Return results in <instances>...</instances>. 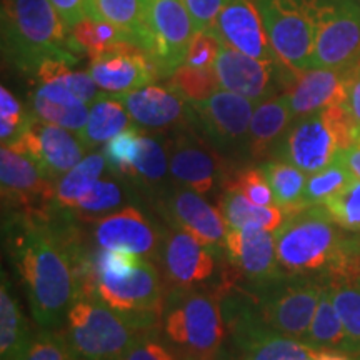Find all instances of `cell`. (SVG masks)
<instances>
[{
    "label": "cell",
    "instance_id": "1",
    "mask_svg": "<svg viewBox=\"0 0 360 360\" xmlns=\"http://www.w3.org/2000/svg\"><path fill=\"white\" fill-rule=\"evenodd\" d=\"M74 212L53 204L45 212L8 210L4 242L24 282L40 328L58 330L75 300L96 294V254L74 227Z\"/></svg>",
    "mask_w": 360,
    "mask_h": 360
},
{
    "label": "cell",
    "instance_id": "2",
    "mask_svg": "<svg viewBox=\"0 0 360 360\" xmlns=\"http://www.w3.org/2000/svg\"><path fill=\"white\" fill-rule=\"evenodd\" d=\"M276 245L287 276L334 277L360 262V233L342 229L323 205L289 215L276 231Z\"/></svg>",
    "mask_w": 360,
    "mask_h": 360
},
{
    "label": "cell",
    "instance_id": "3",
    "mask_svg": "<svg viewBox=\"0 0 360 360\" xmlns=\"http://www.w3.org/2000/svg\"><path fill=\"white\" fill-rule=\"evenodd\" d=\"M0 25L4 60L24 74L49 58L77 62V45L51 0H2Z\"/></svg>",
    "mask_w": 360,
    "mask_h": 360
},
{
    "label": "cell",
    "instance_id": "4",
    "mask_svg": "<svg viewBox=\"0 0 360 360\" xmlns=\"http://www.w3.org/2000/svg\"><path fill=\"white\" fill-rule=\"evenodd\" d=\"M162 323L180 359L220 360L229 332L217 289L174 287L164 302Z\"/></svg>",
    "mask_w": 360,
    "mask_h": 360
},
{
    "label": "cell",
    "instance_id": "5",
    "mask_svg": "<svg viewBox=\"0 0 360 360\" xmlns=\"http://www.w3.org/2000/svg\"><path fill=\"white\" fill-rule=\"evenodd\" d=\"M359 129L344 105L328 107L295 119L272 157L290 162L305 174L319 172L352 146Z\"/></svg>",
    "mask_w": 360,
    "mask_h": 360
},
{
    "label": "cell",
    "instance_id": "6",
    "mask_svg": "<svg viewBox=\"0 0 360 360\" xmlns=\"http://www.w3.org/2000/svg\"><path fill=\"white\" fill-rule=\"evenodd\" d=\"M65 337L79 360H122L143 330L98 295H82L67 315Z\"/></svg>",
    "mask_w": 360,
    "mask_h": 360
},
{
    "label": "cell",
    "instance_id": "7",
    "mask_svg": "<svg viewBox=\"0 0 360 360\" xmlns=\"http://www.w3.org/2000/svg\"><path fill=\"white\" fill-rule=\"evenodd\" d=\"M255 102L219 90L204 102H188V122L232 164L247 162V137Z\"/></svg>",
    "mask_w": 360,
    "mask_h": 360
},
{
    "label": "cell",
    "instance_id": "8",
    "mask_svg": "<svg viewBox=\"0 0 360 360\" xmlns=\"http://www.w3.org/2000/svg\"><path fill=\"white\" fill-rule=\"evenodd\" d=\"M274 52L292 72L312 69L315 0H255Z\"/></svg>",
    "mask_w": 360,
    "mask_h": 360
},
{
    "label": "cell",
    "instance_id": "9",
    "mask_svg": "<svg viewBox=\"0 0 360 360\" xmlns=\"http://www.w3.org/2000/svg\"><path fill=\"white\" fill-rule=\"evenodd\" d=\"M165 147L174 182L202 195L210 193L217 186L224 187L236 170L232 162L215 150L188 120L170 130Z\"/></svg>",
    "mask_w": 360,
    "mask_h": 360
},
{
    "label": "cell",
    "instance_id": "10",
    "mask_svg": "<svg viewBox=\"0 0 360 360\" xmlns=\"http://www.w3.org/2000/svg\"><path fill=\"white\" fill-rule=\"evenodd\" d=\"M359 62V0H315L312 69H350Z\"/></svg>",
    "mask_w": 360,
    "mask_h": 360
},
{
    "label": "cell",
    "instance_id": "11",
    "mask_svg": "<svg viewBox=\"0 0 360 360\" xmlns=\"http://www.w3.org/2000/svg\"><path fill=\"white\" fill-rule=\"evenodd\" d=\"M146 37L142 47L152 57L160 79H169L186 62L197 34L182 0H143Z\"/></svg>",
    "mask_w": 360,
    "mask_h": 360
},
{
    "label": "cell",
    "instance_id": "12",
    "mask_svg": "<svg viewBox=\"0 0 360 360\" xmlns=\"http://www.w3.org/2000/svg\"><path fill=\"white\" fill-rule=\"evenodd\" d=\"M159 270L150 259L125 277L97 274L96 294L115 312L125 315L147 332H157L164 312Z\"/></svg>",
    "mask_w": 360,
    "mask_h": 360
},
{
    "label": "cell",
    "instance_id": "13",
    "mask_svg": "<svg viewBox=\"0 0 360 360\" xmlns=\"http://www.w3.org/2000/svg\"><path fill=\"white\" fill-rule=\"evenodd\" d=\"M224 257L227 262L222 283L259 285L287 276L277 260L276 232L259 227L229 229Z\"/></svg>",
    "mask_w": 360,
    "mask_h": 360
},
{
    "label": "cell",
    "instance_id": "14",
    "mask_svg": "<svg viewBox=\"0 0 360 360\" xmlns=\"http://www.w3.org/2000/svg\"><path fill=\"white\" fill-rule=\"evenodd\" d=\"M220 89L259 103L283 94L295 72L276 60H259L222 44L214 65Z\"/></svg>",
    "mask_w": 360,
    "mask_h": 360
},
{
    "label": "cell",
    "instance_id": "15",
    "mask_svg": "<svg viewBox=\"0 0 360 360\" xmlns=\"http://www.w3.org/2000/svg\"><path fill=\"white\" fill-rule=\"evenodd\" d=\"M4 207L19 212H45L56 204V180L47 177L32 155L12 146L0 150Z\"/></svg>",
    "mask_w": 360,
    "mask_h": 360
},
{
    "label": "cell",
    "instance_id": "16",
    "mask_svg": "<svg viewBox=\"0 0 360 360\" xmlns=\"http://www.w3.org/2000/svg\"><path fill=\"white\" fill-rule=\"evenodd\" d=\"M157 207L172 227L192 233L209 249L224 255L229 225L220 209L209 204L202 193L177 186L159 193Z\"/></svg>",
    "mask_w": 360,
    "mask_h": 360
},
{
    "label": "cell",
    "instance_id": "17",
    "mask_svg": "<svg viewBox=\"0 0 360 360\" xmlns=\"http://www.w3.org/2000/svg\"><path fill=\"white\" fill-rule=\"evenodd\" d=\"M89 74L97 87L110 96L129 94L160 79L146 49L129 40H120L101 56L90 58Z\"/></svg>",
    "mask_w": 360,
    "mask_h": 360
},
{
    "label": "cell",
    "instance_id": "18",
    "mask_svg": "<svg viewBox=\"0 0 360 360\" xmlns=\"http://www.w3.org/2000/svg\"><path fill=\"white\" fill-rule=\"evenodd\" d=\"M11 146L32 155L47 177L56 182L84 159L85 152L79 135L35 115L19 141Z\"/></svg>",
    "mask_w": 360,
    "mask_h": 360
},
{
    "label": "cell",
    "instance_id": "19",
    "mask_svg": "<svg viewBox=\"0 0 360 360\" xmlns=\"http://www.w3.org/2000/svg\"><path fill=\"white\" fill-rule=\"evenodd\" d=\"M92 236L101 249L127 250L159 260L164 233L137 207H122L117 212L94 220Z\"/></svg>",
    "mask_w": 360,
    "mask_h": 360
},
{
    "label": "cell",
    "instance_id": "20",
    "mask_svg": "<svg viewBox=\"0 0 360 360\" xmlns=\"http://www.w3.org/2000/svg\"><path fill=\"white\" fill-rule=\"evenodd\" d=\"M354 67L350 69H317L314 67V69L295 72L289 85L283 90V96L289 101L294 120L328 109V107H345L347 85Z\"/></svg>",
    "mask_w": 360,
    "mask_h": 360
},
{
    "label": "cell",
    "instance_id": "21",
    "mask_svg": "<svg viewBox=\"0 0 360 360\" xmlns=\"http://www.w3.org/2000/svg\"><path fill=\"white\" fill-rule=\"evenodd\" d=\"M217 255V252L182 229L172 227V231L164 233L160 259L169 282L177 289H193L209 281L215 272Z\"/></svg>",
    "mask_w": 360,
    "mask_h": 360
},
{
    "label": "cell",
    "instance_id": "22",
    "mask_svg": "<svg viewBox=\"0 0 360 360\" xmlns=\"http://www.w3.org/2000/svg\"><path fill=\"white\" fill-rule=\"evenodd\" d=\"M214 32L225 44L259 60L278 58L265 30L255 0H227L215 20Z\"/></svg>",
    "mask_w": 360,
    "mask_h": 360
},
{
    "label": "cell",
    "instance_id": "23",
    "mask_svg": "<svg viewBox=\"0 0 360 360\" xmlns=\"http://www.w3.org/2000/svg\"><path fill=\"white\" fill-rule=\"evenodd\" d=\"M114 97L124 103L134 122L143 129L174 130L188 120V102L169 85L150 84Z\"/></svg>",
    "mask_w": 360,
    "mask_h": 360
},
{
    "label": "cell",
    "instance_id": "24",
    "mask_svg": "<svg viewBox=\"0 0 360 360\" xmlns=\"http://www.w3.org/2000/svg\"><path fill=\"white\" fill-rule=\"evenodd\" d=\"M238 360H312L319 350L302 340L265 330L254 323L227 322Z\"/></svg>",
    "mask_w": 360,
    "mask_h": 360
},
{
    "label": "cell",
    "instance_id": "25",
    "mask_svg": "<svg viewBox=\"0 0 360 360\" xmlns=\"http://www.w3.org/2000/svg\"><path fill=\"white\" fill-rule=\"evenodd\" d=\"M292 122L294 115L283 94L259 102L252 115L247 137V164H262L270 159Z\"/></svg>",
    "mask_w": 360,
    "mask_h": 360
},
{
    "label": "cell",
    "instance_id": "26",
    "mask_svg": "<svg viewBox=\"0 0 360 360\" xmlns=\"http://www.w3.org/2000/svg\"><path fill=\"white\" fill-rule=\"evenodd\" d=\"M30 105L32 114L39 119L77 134L85 127L89 119L87 103L56 80L35 84L30 94Z\"/></svg>",
    "mask_w": 360,
    "mask_h": 360
},
{
    "label": "cell",
    "instance_id": "27",
    "mask_svg": "<svg viewBox=\"0 0 360 360\" xmlns=\"http://www.w3.org/2000/svg\"><path fill=\"white\" fill-rule=\"evenodd\" d=\"M130 119L132 117L119 98L110 94H101L90 105L87 124L77 135L85 150L97 148L129 129Z\"/></svg>",
    "mask_w": 360,
    "mask_h": 360
},
{
    "label": "cell",
    "instance_id": "28",
    "mask_svg": "<svg viewBox=\"0 0 360 360\" xmlns=\"http://www.w3.org/2000/svg\"><path fill=\"white\" fill-rule=\"evenodd\" d=\"M220 212L224 214L229 229L259 227L276 232L285 222L287 214L278 205H255L236 188H224L220 199Z\"/></svg>",
    "mask_w": 360,
    "mask_h": 360
},
{
    "label": "cell",
    "instance_id": "29",
    "mask_svg": "<svg viewBox=\"0 0 360 360\" xmlns=\"http://www.w3.org/2000/svg\"><path fill=\"white\" fill-rule=\"evenodd\" d=\"M332 299L344 323L352 357H360V265L349 272L328 277Z\"/></svg>",
    "mask_w": 360,
    "mask_h": 360
},
{
    "label": "cell",
    "instance_id": "30",
    "mask_svg": "<svg viewBox=\"0 0 360 360\" xmlns=\"http://www.w3.org/2000/svg\"><path fill=\"white\" fill-rule=\"evenodd\" d=\"M260 167L264 169L265 177L272 187L276 205L281 207L287 217L305 209L304 192L307 186V174L304 170L278 157L264 160Z\"/></svg>",
    "mask_w": 360,
    "mask_h": 360
},
{
    "label": "cell",
    "instance_id": "31",
    "mask_svg": "<svg viewBox=\"0 0 360 360\" xmlns=\"http://www.w3.org/2000/svg\"><path fill=\"white\" fill-rule=\"evenodd\" d=\"M304 342L317 350H332V352H344L350 355L347 334H345L344 323L337 314L328 281L323 287L314 321L310 323L309 334Z\"/></svg>",
    "mask_w": 360,
    "mask_h": 360
},
{
    "label": "cell",
    "instance_id": "32",
    "mask_svg": "<svg viewBox=\"0 0 360 360\" xmlns=\"http://www.w3.org/2000/svg\"><path fill=\"white\" fill-rule=\"evenodd\" d=\"M87 12L92 19L117 27L125 40L142 47L146 37L143 0H89Z\"/></svg>",
    "mask_w": 360,
    "mask_h": 360
},
{
    "label": "cell",
    "instance_id": "33",
    "mask_svg": "<svg viewBox=\"0 0 360 360\" xmlns=\"http://www.w3.org/2000/svg\"><path fill=\"white\" fill-rule=\"evenodd\" d=\"M107 167L105 155L101 152H92L87 157L62 175L56 182V204L62 209L74 210L79 200L92 191L98 182V177Z\"/></svg>",
    "mask_w": 360,
    "mask_h": 360
},
{
    "label": "cell",
    "instance_id": "34",
    "mask_svg": "<svg viewBox=\"0 0 360 360\" xmlns=\"http://www.w3.org/2000/svg\"><path fill=\"white\" fill-rule=\"evenodd\" d=\"M29 326L20 312L15 295L2 274L0 285V355L2 360H15L30 339Z\"/></svg>",
    "mask_w": 360,
    "mask_h": 360
},
{
    "label": "cell",
    "instance_id": "35",
    "mask_svg": "<svg viewBox=\"0 0 360 360\" xmlns=\"http://www.w3.org/2000/svg\"><path fill=\"white\" fill-rule=\"evenodd\" d=\"M169 172V154L167 147L154 137L142 134L141 150L139 157L135 160L132 170H130L127 177L134 182H137L141 187L154 188L165 180V175Z\"/></svg>",
    "mask_w": 360,
    "mask_h": 360
},
{
    "label": "cell",
    "instance_id": "36",
    "mask_svg": "<svg viewBox=\"0 0 360 360\" xmlns=\"http://www.w3.org/2000/svg\"><path fill=\"white\" fill-rule=\"evenodd\" d=\"M355 177L339 157L319 172L309 175L304 192V204L307 207L326 205V202L335 193L344 191Z\"/></svg>",
    "mask_w": 360,
    "mask_h": 360
},
{
    "label": "cell",
    "instance_id": "37",
    "mask_svg": "<svg viewBox=\"0 0 360 360\" xmlns=\"http://www.w3.org/2000/svg\"><path fill=\"white\" fill-rule=\"evenodd\" d=\"M167 85L187 102H204L219 92V79L214 69L180 65L167 79Z\"/></svg>",
    "mask_w": 360,
    "mask_h": 360
},
{
    "label": "cell",
    "instance_id": "38",
    "mask_svg": "<svg viewBox=\"0 0 360 360\" xmlns=\"http://www.w3.org/2000/svg\"><path fill=\"white\" fill-rule=\"evenodd\" d=\"M70 35L74 44L77 45L79 52H85L89 58L101 56L114 44L125 40L117 27L109 24V22L96 20L92 17H85L84 20L72 25Z\"/></svg>",
    "mask_w": 360,
    "mask_h": 360
},
{
    "label": "cell",
    "instance_id": "39",
    "mask_svg": "<svg viewBox=\"0 0 360 360\" xmlns=\"http://www.w3.org/2000/svg\"><path fill=\"white\" fill-rule=\"evenodd\" d=\"M122 187L112 179H101L94 186L92 191L79 200L77 207L72 212H74L75 217L94 222V220L103 217V214H109L112 210L122 207Z\"/></svg>",
    "mask_w": 360,
    "mask_h": 360
},
{
    "label": "cell",
    "instance_id": "40",
    "mask_svg": "<svg viewBox=\"0 0 360 360\" xmlns=\"http://www.w3.org/2000/svg\"><path fill=\"white\" fill-rule=\"evenodd\" d=\"M224 188H236L250 202H254L255 205H276L272 187H270L264 169L260 165L259 167L257 165H244V167L236 169Z\"/></svg>",
    "mask_w": 360,
    "mask_h": 360
},
{
    "label": "cell",
    "instance_id": "41",
    "mask_svg": "<svg viewBox=\"0 0 360 360\" xmlns=\"http://www.w3.org/2000/svg\"><path fill=\"white\" fill-rule=\"evenodd\" d=\"M15 360H79L70 349L65 332L40 328L30 335L25 349Z\"/></svg>",
    "mask_w": 360,
    "mask_h": 360
},
{
    "label": "cell",
    "instance_id": "42",
    "mask_svg": "<svg viewBox=\"0 0 360 360\" xmlns=\"http://www.w3.org/2000/svg\"><path fill=\"white\" fill-rule=\"evenodd\" d=\"M142 132H139L137 127H129L124 132L115 135L105 143L103 148V155L107 159V165L114 170V172L127 177L130 170H132L135 160L139 157L141 150Z\"/></svg>",
    "mask_w": 360,
    "mask_h": 360
},
{
    "label": "cell",
    "instance_id": "43",
    "mask_svg": "<svg viewBox=\"0 0 360 360\" xmlns=\"http://www.w3.org/2000/svg\"><path fill=\"white\" fill-rule=\"evenodd\" d=\"M34 114L24 110L22 103L6 85L0 87V139L2 146H11L22 137Z\"/></svg>",
    "mask_w": 360,
    "mask_h": 360
},
{
    "label": "cell",
    "instance_id": "44",
    "mask_svg": "<svg viewBox=\"0 0 360 360\" xmlns=\"http://www.w3.org/2000/svg\"><path fill=\"white\" fill-rule=\"evenodd\" d=\"M323 207L342 229L360 233V179L355 177L344 191L330 197Z\"/></svg>",
    "mask_w": 360,
    "mask_h": 360
},
{
    "label": "cell",
    "instance_id": "45",
    "mask_svg": "<svg viewBox=\"0 0 360 360\" xmlns=\"http://www.w3.org/2000/svg\"><path fill=\"white\" fill-rule=\"evenodd\" d=\"M224 40L214 30H202L193 35L184 64L195 69H214Z\"/></svg>",
    "mask_w": 360,
    "mask_h": 360
},
{
    "label": "cell",
    "instance_id": "46",
    "mask_svg": "<svg viewBox=\"0 0 360 360\" xmlns=\"http://www.w3.org/2000/svg\"><path fill=\"white\" fill-rule=\"evenodd\" d=\"M147 257L127 250H109L101 249L96 252V272L110 274V276L125 277L139 269Z\"/></svg>",
    "mask_w": 360,
    "mask_h": 360
},
{
    "label": "cell",
    "instance_id": "47",
    "mask_svg": "<svg viewBox=\"0 0 360 360\" xmlns=\"http://www.w3.org/2000/svg\"><path fill=\"white\" fill-rule=\"evenodd\" d=\"M122 360H180V355L157 339V332H150L139 337Z\"/></svg>",
    "mask_w": 360,
    "mask_h": 360
},
{
    "label": "cell",
    "instance_id": "48",
    "mask_svg": "<svg viewBox=\"0 0 360 360\" xmlns=\"http://www.w3.org/2000/svg\"><path fill=\"white\" fill-rule=\"evenodd\" d=\"M182 2L191 13L197 32H202V30L214 29L217 15L227 0H182Z\"/></svg>",
    "mask_w": 360,
    "mask_h": 360
},
{
    "label": "cell",
    "instance_id": "49",
    "mask_svg": "<svg viewBox=\"0 0 360 360\" xmlns=\"http://www.w3.org/2000/svg\"><path fill=\"white\" fill-rule=\"evenodd\" d=\"M51 2L69 29L77 22L84 20L85 17H89V0H51Z\"/></svg>",
    "mask_w": 360,
    "mask_h": 360
},
{
    "label": "cell",
    "instance_id": "50",
    "mask_svg": "<svg viewBox=\"0 0 360 360\" xmlns=\"http://www.w3.org/2000/svg\"><path fill=\"white\" fill-rule=\"evenodd\" d=\"M345 109L352 117L355 124L360 125V62L354 67L352 75L347 85V98H345Z\"/></svg>",
    "mask_w": 360,
    "mask_h": 360
},
{
    "label": "cell",
    "instance_id": "51",
    "mask_svg": "<svg viewBox=\"0 0 360 360\" xmlns=\"http://www.w3.org/2000/svg\"><path fill=\"white\" fill-rule=\"evenodd\" d=\"M339 159L344 162L345 167L354 174V177L360 179V137L352 143V146H349L340 152Z\"/></svg>",
    "mask_w": 360,
    "mask_h": 360
},
{
    "label": "cell",
    "instance_id": "52",
    "mask_svg": "<svg viewBox=\"0 0 360 360\" xmlns=\"http://www.w3.org/2000/svg\"><path fill=\"white\" fill-rule=\"evenodd\" d=\"M180 360H192V359H180Z\"/></svg>",
    "mask_w": 360,
    "mask_h": 360
},
{
    "label": "cell",
    "instance_id": "53",
    "mask_svg": "<svg viewBox=\"0 0 360 360\" xmlns=\"http://www.w3.org/2000/svg\"><path fill=\"white\" fill-rule=\"evenodd\" d=\"M359 2H360V0H359Z\"/></svg>",
    "mask_w": 360,
    "mask_h": 360
}]
</instances>
